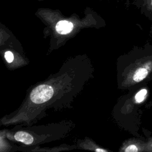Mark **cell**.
<instances>
[{
  "label": "cell",
  "instance_id": "6da1fadb",
  "mask_svg": "<svg viewBox=\"0 0 152 152\" xmlns=\"http://www.w3.org/2000/svg\"><path fill=\"white\" fill-rule=\"evenodd\" d=\"M132 4L139 8L142 12L152 18V0H134Z\"/></svg>",
  "mask_w": 152,
  "mask_h": 152
},
{
  "label": "cell",
  "instance_id": "7a4b0ae2",
  "mask_svg": "<svg viewBox=\"0 0 152 152\" xmlns=\"http://www.w3.org/2000/svg\"><path fill=\"white\" fill-rule=\"evenodd\" d=\"M74 27L73 24L68 21L61 20L56 25V31L61 34H66L70 33Z\"/></svg>",
  "mask_w": 152,
  "mask_h": 152
},
{
  "label": "cell",
  "instance_id": "3957f363",
  "mask_svg": "<svg viewBox=\"0 0 152 152\" xmlns=\"http://www.w3.org/2000/svg\"><path fill=\"white\" fill-rule=\"evenodd\" d=\"M148 75V70L144 68H138L133 75V80L135 82H139L144 80Z\"/></svg>",
  "mask_w": 152,
  "mask_h": 152
},
{
  "label": "cell",
  "instance_id": "277c9868",
  "mask_svg": "<svg viewBox=\"0 0 152 152\" xmlns=\"http://www.w3.org/2000/svg\"><path fill=\"white\" fill-rule=\"evenodd\" d=\"M147 91L146 89H142L141 90H140L135 95V99L137 103H141L142 102L147 94Z\"/></svg>",
  "mask_w": 152,
  "mask_h": 152
},
{
  "label": "cell",
  "instance_id": "5b68a950",
  "mask_svg": "<svg viewBox=\"0 0 152 152\" xmlns=\"http://www.w3.org/2000/svg\"><path fill=\"white\" fill-rule=\"evenodd\" d=\"M4 56H5V58L6 61L9 63L12 62L13 59H14V55H13L12 53L10 51H7L5 53Z\"/></svg>",
  "mask_w": 152,
  "mask_h": 152
},
{
  "label": "cell",
  "instance_id": "8992f818",
  "mask_svg": "<svg viewBox=\"0 0 152 152\" xmlns=\"http://www.w3.org/2000/svg\"><path fill=\"white\" fill-rule=\"evenodd\" d=\"M137 151H138V148L137 147L136 145L133 144L129 145L125 150V151L126 152H135Z\"/></svg>",
  "mask_w": 152,
  "mask_h": 152
},
{
  "label": "cell",
  "instance_id": "52a82bcc",
  "mask_svg": "<svg viewBox=\"0 0 152 152\" xmlns=\"http://www.w3.org/2000/svg\"><path fill=\"white\" fill-rule=\"evenodd\" d=\"M96 151H103V152L107 151L106 150H103V149H101V148H97V149L96 150Z\"/></svg>",
  "mask_w": 152,
  "mask_h": 152
}]
</instances>
